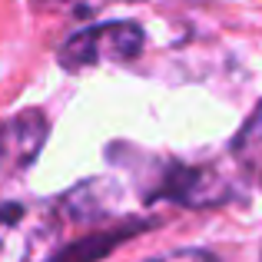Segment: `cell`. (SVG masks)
I'll list each match as a JSON object with an SVG mask.
<instances>
[{"label": "cell", "mask_w": 262, "mask_h": 262, "mask_svg": "<svg viewBox=\"0 0 262 262\" xmlns=\"http://www.w3.org/2000/svg\"><path fill=\"white\" fill-rule=\"evenodd\" d=\"M57 243V216L30 199L0 203V262H43Z\"/></svg>", "instance_id": "obj_1"}, {"label": "cell", "mask_w": 262, "mask_h": 262, "mask_svg": "<svg viewBox=\"0 0 262 262\" xmlns=\"http://www.w3.org/2000/svg\"><path fill=\"white\" fill-rule=\"evenodd\" d=\"M143 27L133 20H113V24L86 27L73 33L60 47V67L67 70H86L96 63H126L143 53Z\"/></svg>", "instance_id": "obj_2"}, {"label": "cell", "mask_w": 262, "mask_h": 262, "mask_svg": "<svg viewBox=\"0 0 262 262\" xmlns=\"http://www.w3.org/2000/svg\"><path fill=\"white\" fill-rule=\"evenodd\" d=\"M50 133V123L40 110H20L7 123H0V169L20 173L40 156Z\"/></svg>", "instance_id": "obj_3"}, {"label": "cell", "mask_w": 262, "mask_h": 262, "mask_svg": "<svg viewBox=\"0 0 262 262\" xmlns=\"http://www.w3.org/2000/svg\"><path fill=\"white\" fill-rule=\"evenodd\" d=\"M232 160H236L239 173L262 189V100L232 140Z\"/></svg>", "instance_id": "obj_4"}, {"label": "cell", "mask_w": 262, "mask_h": 262, "mask_svg": "<svg viewBox=\"0 0 262 262\" xmlns=\"http://www.w3.org/2000/svg\"><path fill=\"white\" fill-rule=\"evenodd\" d=\"M146 262H219V256L209 249H176V252H166V256H156Z\"/></svg>", "instance_id": "obj_5"}, {"label": "cell", "mask_w": 262, "mask_h": 262, "mask_svg": "<svg viewBox=\"0 0 262 262\" xmlns=\"http://www.w3.org/2000/svg\"><path fill=\"white\" fill-rule=\"evenodd\" d=\"M37 4H77V0H37Z\"/></svg>", "instance_id": "obj_6"}]
</instances>
